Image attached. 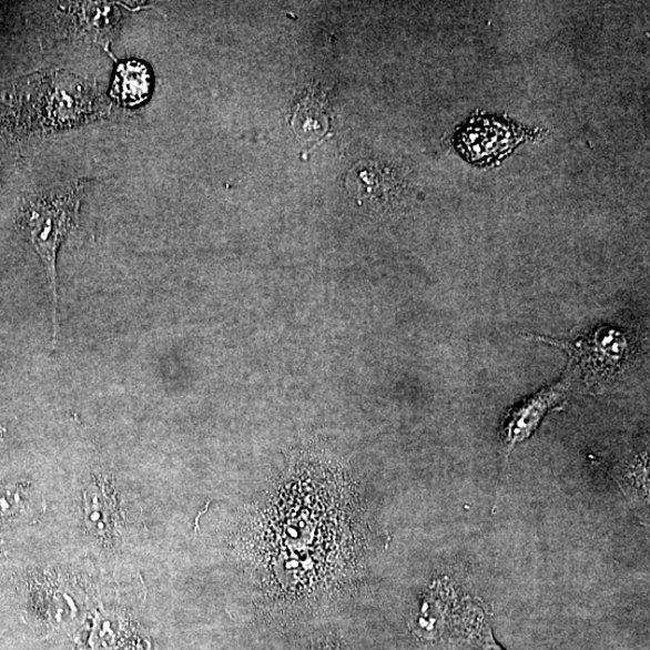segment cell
I'll return each instance as SVG.
<instances>
[{
	"label": "cell",
	"instance_id": "cell-6",
	"mask_svg": "<svg viewBox=\"0 0 650 650\" xmlns=\"http://www.w3.org/2000/svg\"><path fill=\"white\" fill-rule=\"evenodd\" d=\"M294 133L307 143H314L325 136L329 130L328 104L323 95L316 91L309 92L303 101L296 105L292 120Z\"/></svg>",
	"mask_w": 650,
	"mask_h": 650
},
{
	"label": "cell",
	"instance_id": "cell-1",
	"mask_svg": "<svg viewBox=\"0 0 650 650\" xmlns=\"http://www.w3.org/2000/svg\"><path fill=\"white\" fill-rule=\"evenodd\" d=\"M84 182L62 192L33 196L22 206L19 224L44 263L52 305L53 341L59 335L58 254L78 225Z\"/></svg>",
	"mask_w": 650,
	"mask_h": 650
},
{
	"label": "cell",
	"instance_id": "cell-7",
	"mask_svg": "<svg viewBox=\"0 0 650 650\" xmlns=\"http://www.w3.org/2000/svg\"><path fill=\"white\" fill-rule=\"evenodd\" d=\"M611 474L631 501L648 508V450L615 464Z\"/></svg>",
	"mask_w": 650,
	"mask_h": 650
},
{
	"label": "cell",
	"instance_id": "cell-3",
	"mask_svg": "<svg viewBox=\"0 0 650 650\" xmlns=\"http://www.w3.org/2000/svg\"><path fill=\"white\" fill-rule=\"evenodd\" d=\"M519 126L492 116L471 119L456 135V148L475 164L487 165L500 161L521 141Z\"/></svg>",
	"mask_w": 650,
	"mask_h": 650
},
{
	"label": "cell",
	"instance_id": "cell-9",
	"mask_svg": "<svg viewBox=\"0 0 650 650\" xmlns=\"http://www.w3.org/2000/svg\"><path fill=\"white\" fill-rule=\"evenodd\" d=\"M87 517L91 529L103 537H110L118 525L115 501L103 485H91L87 492Z\"/></svg>",
	"mask_w": 650,
	"mask_h": 650
},
{
	"label": "cell",
	"instance_id": "cell-10",
	"mask_svg": "<svg viewBox=\"0 0 650 650\" xmlns=\"http://www.w3.org/2000/svg\"><path fill=\"white\" fill-rule=\"evenodd\" d=\"M28 501L27 484H0V530L26 517Z\"/></svg>",
	"mask_w": 650,
	"mask_h": 650
},
{
	"label": "cell",
	"instance_id": "cell-4",
	"mask_svg": "<svg viewBox=\"0 0 650 650\" xmlns=\"http://www.w3.org/2000/svg\"><path fill=\"white\" fill-rule=\"evenodd\" d=\"M571 377H567L555 386H550L534 395L508 413L500 429V441L507 451L512 449L534 435L550 409L558 408L567 402L571 392Z\"/></svg>",
	"mask_w": 650,
	"mask_h": 650
},
{
	"label": "cell",
	"instance_id": "cell-2",
	"mask_svg": "<svg viewBox=\"0 0 650 650\" xmlns=\"http://www.w3.org/2000/svg\"><path fill=\"white\" fill-rule=\"evenodd\" d=\"M540 338L567 349L571 358L581 365L590 385H600L602 380L615 376L630 351L627 336L612 329H600L592 335L581 336L573 343H557L544 337H539V341Z\"/></svg>",
	"mask_w": 650,
	"mask_h": 650
},
{
	"label": "cell",
	"instance_id": "cell-5",
	"mask_svg": "<svg viewBox=\"0 0 650 650\" xmlns=\"http://www.w3.org/2000/svg\"><path fill=\"white\" fill-rule=\"evenodd\" d=\"M152 90V75L143 62L126 61L119 64L111 95L125 106H135L148 101Z\"/></svg>",
	"mask_w": 650,
	"mask_h": 650
},
{
	"label": "cell",
	"instance_id": "cell-8",
	"mask_svg": "<svg viewBox=\"0 0 650 650\" xmlns=\"http://www.w3.org/2000/svg\"><path fill=\"white\" fill-rule=\"evenodd\" d=\"M459 618V630L464 638L479 650H505L494 639L489 618L478 601L466 600Z\"/></svg>",
	"mask_w": 650,
	"mask_h": 650
}]
</instances>
